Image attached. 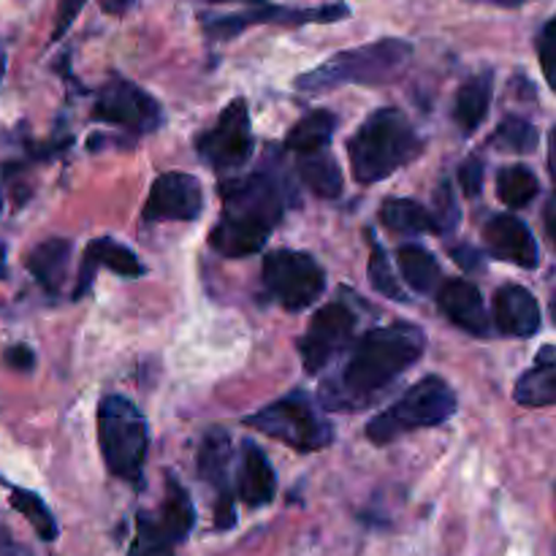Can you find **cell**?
I'll return each instance as SVG.
<instances>
[{"label":"cell","instance_id":"cell-42","mask_svg":"<svg viewBox=\"0 0 556 556\" xmlns=\"http://www.w3.org/2000/svg\"><path fill=\"white\" fill-rule=\"evenodd\" d=\"M476 3H489V5H503V9H516L521 5L525 0H476Z\"/></svg>","mask_w":556,"mask_h":556},{"label":"cell","instance_id":"cell-44","mask_svg":"<svg viewBox=\"0 0 556 556\" xmlns=\"http://www.w3.org/2000/svg\"><path fill=\"white\" fill-rule=\"evenodd\" d=\"M3 74H5V54L3 49H0V81H3Z\"/></svg>","mask_w":556,"mask_h":556},{"label":"cell","instance_id":"cell-24","mask_svg":"<svg viewBox=\"0 0 556 556\" xmlns=\"http://www.w3.org/2000/svg\"><path fill=\"white\" fill-rule=\"evenodd\" d=\"M299 179L320 199H337L342 193V172L329 150L307 152L299 157Z\"/></svg>","mask_w":556,"mask_h":556},{"label":"cell","instance_id":"cell-28","mask_svg":"<svg viewBox=\"0 0 556 556\" xmlns=\"http://www.w3.org/2000/svg\"><path fill=\"white\" fill-rule=\"evenodd\" d=\"M9 503L16 514L25 516V521L33 527V530H36V535L41 538V541L52 543L54 538H58V521H54L52 510L47 508V503H43L36 492H27V489H14L9 497Z\"/></svg>","mask_w":556,"mask_h":556},{"label":"cell","instance_id":"cell-4","mask_svg":"<svg viewBox=\"0 0 556 556\" xmlns=\"http://www.w3.org/2000/svg\"><path fill=\"white\" fill-rule=\"evenodd\" d=\"M410 54L413 47L407 41L383 38V41L334 54L329 63L299 76L296 87L302 92H326L340 85H351V81H356V85H378V81L394 76L407 63Z\"/></svg>","mask_w":556,"mask_h":556},{"label":"cell","instance_id":"cell-21","mask_svg":"<svg viewBox=\"0 0 556 556\" xmlns=\"http://www.w3.org/2000/svg\"><path fill=\"white\" fill-rule=\"evenodd\" d=\"M71 258V242L68 239H47L38 248L27 253V269L36 277L38 286L47 288L49 293H58L65 280V269H68Z\"/></svg>","mask_w":556,"mask_h":556},{"label":"cell","instance_id":"cell-41","mask_svg":"<svg viewBox=\"0 0 556 556\" xmlns=\"http://www.w3.org/2000/svg\"><path fill=\"white\" fill-rule=\"evenodd\" d=\"M548 172H552L556 182V128L552 130V139H548Z\"/></svg>","mask_w":556,"mask_h":556},{"label":"cell","instance_id":"cell-6","mask_svg":"<svg viewBox=\"0 0 556 556\" xmlns=\"http://www.w3.org/2000/svg\"><path fill=\"white\" fill-rule=\"evenodd\" d=\"M454 413V389L443 378H438V375H429V378L418 380L389 410H383L367 424V438L378 445L394 443L396 438H402L407 432H416V429L440 427Z\"/></svg>","mask_w":556,"mask_h":556},{"label":"cell","instance_id":"cell-23","mask_svg":"<svg viewBox=\"0 0 556 556\" xmlns=\"http://www.w3.org/2000/svg\"><path fill=\"white\" fill-rule=\"evenodd\" d=\"M489 103H492V74H481L467 79L456 92L454 119L462 128V134H476L478 125L486 119Z\"/></svg>","mask_w":556,"mask_h":556},{"label":"cell","instance_id":"cell-14","mask_svg":"<svg viewBox=\"0 0 556 556\" xmlns=\"http://www.w3.org/2000/svg\"><path fill=\"white\" fill-rule=\"evenodd\" d=\"M348 16L345 5H324V9H275V5H261L244 14L220 16V20H206V30L217 38H231L242 33L244 27L261 25V22H286V25H302V22H334Z\"/></svg>","mask_w":556,"mask_h":556},{"label":"cell","instance_id":"cell-17","mask_svg":"<svg viewBox=\"0 0 556 556\" xmlns=\"http://www.w3.org/2000/svg\"><path fill=\"white\" fill-rule=\"evenodd\" d=\"M440 309L445 313V318L451 324H456L459 329H465L467 334L486 337L489 331V318L486 307H483L481 291H478L472 282L467 280H448L440 288Z\"/></svg>","mask_w":556,"mask_h":556},{"label":"cell","instance_id":"cell-12","mask_svg":"<svg viewBox=\"0 0 556 556\" xmlns=\"http://www.w3.org/2000/svg\"><path fill=\"white\" fill-rule=\"evenodd\" d=\"M204 210V190L190 174L172 172L155 179L150 199L144 204V217L152 223L163 220H195Z\"/></svg>","mask_w":556,"mask_h":556},{"label":"cell","instance_id":"cell-26","mask_svg":"<svg viewBox=\"0 0 556 556\" xmlns=\"http://www.w3.org/2000/svg\"><path fill=\"white\" fill-rule=\"evenodd\" d=\"M396 264H400L402 277L407 286L418 293H432V288L440 280V266L434 255L421 244H402L396 250Z\"/></svg>","mask_w":556,"mask_h":556},{"label":"cell","instance_id":"cell-9","mask_svg":"<svg viewBox=\"0 0 556 556\" xmlns=\"http://www.w3.org/2000/svg\"><path fill=\"white\" fill-rule=\"evenodd\" d=\"M253 128H250L248 103L242 98L228 103L217 123L206 134L199 136L195 150L210 166L215 168H239L253 155Z\"/></svg>","mask_w":556,"mask_h":556},{"label":"cell","instance_id":"cell-40","mask_svg":"<svg viewBox=\"0 0 556 556\" xmlns=\"http://www.w3.org/2000/svg\"><path fill=\"white\" fill-rule=\"evenodd\" d=\"M543 220H546L548 239H552V242L556 244V195L546 204V215H543Z\"/></svg>","mask_w":556,"mask_h":556},{"label":"cell","instance_id":"cell-31","mask_svg":"<svg viewBox=\"0 0 556 556\" xmlns=\"http://www.w3.org/2000/svg\"><path fill=\"white\" fill-rule=\"evenodd\" d=\"M369 277H372V286L378 288L383 296L394 299V302H405V291H402V286L396 282L394 269H391L389 264V255H386V250L380 248L375 239H372V258H369Z\"/></svg>","mask_w":556,"mask_h":556},{"label":"cell","instance_id":"cell-20","mask_svg":"<svg viewBox=\"0 0 556 556\" xmlns=\"http://www.w3.org/2000/svg\"><path fill=\"white\" fill-rule=\"evenodd\" d=\"M514 396L525 407L556 405V348H541V353L535 356V364L516 383Z\"/></svg>","mask_w":556,"mask_h":556},{"label":"cell","instance_id":"cell-39","mask_svg":"<svg viewBox=\"0 0 556 556\" xmlns=\"http://www.w3.org/2000/svg\"><path fill=\"white\" fill-rule=\"evenodd\" d=\"M130 5H134V0H101V9L106 11V14H112V16L125 14Z\"/></svg>","mask_w":556,"mask_h":556},{"label":"cell","instance_id":"cell-29","mask_svg":"<svg viewBox=\"0 0 556 556\" xmlns=\"http://www.w3.org/2000/svg\"><path fill=\"white\" fill-rule=\"evenodd\" d=\"M497 195L510 210H521L538 195V177L527 166H505L497 174Z\"/></svg>","mask_w":556,"mask_h":556},{"label":"cell","instance_id":"cell-3","mask_svg":"<svg viewBox=\"0 0 556 556\" xmlns=\"http://www.w3.org/2000/svg\"><path fill=\"white\" fill-rule=\"evenodd\" d=\"M421 152V136L400 109H380L364 119L348 144L353 177L364 185L391 177Z\"/></svg>","mask_w":556,"mask_h":556},{"label":"cell","instance_id":"cell-37","mask_svg":"<svg viewBox=\"0 0 556 556\" xmlns=\"http://www.w3.org/2000/svg\"><path fill=\"white\" fill-rule=\"evenodd\" d=\"M33 362H36V358H33L30 348L16 345V348H9V351H5V364L14 369H22V372L33 369Z\"/></svg>","mask_w":556,"mask_h":556},{"label":"cell","instance_id":"cell-38","mask_svg":"<svg viewBox=\"0 0 556 556\" xmlns=\"http://www.w3.org/2000/svg\"><path fill=\"white\" fill-rule=\"evenodd\" d=\"M451 255H454V258L459 261V264L465 266L467 271L476 269V266H481V253H478V250H472V248H456Z\"/></svg>","mask_w":556,"mask_h":556},{"label":"cell","instance_id":"cell-7","mask_svg":"<svg viewBox=\"0 0 556 556\" xmlns=\"http://www.w3.org/2000/svg\"><path fill=\"white\" fill-rule=\"evenodd\" d=\"M244 424L255 427L258 432L269 434V438L280 440V443L291 445L293 451H302V454H313V451L326 448L334 440L331 424L320 416L313 400L307 394H302V391L271 402L261 413L244 418Z\"/></svg>","mask_w":556,"mask_h":556},{"label":"cell","instance_id":"cell-16","mask_svg":"<svg viewBox=\"0 0 556 556\" xmlns=\"http://www.w3.org/2000/svg\"><path fill=\"white\" fill-rule=\"evenodd\" d=\"M494 324L508 337H532L541 329L538 299L521 286H505L494 293Z\"/></svg>","mask_w":556,"mask_h":556},{"label":"cell","instance_id":"cell-30","mask_svg":"<svg viewBox=\"0 0 556 556\" xmlns=\"http://www.w3.org/2000/svg\"><path fill=\"white\" fill-rule=\"evenodd\" d=\"M492 144L508 152H532L538 147V130L521 117H505L497 134L492 136Z\"/></svg>","mask_w":556,"mask_h":556},{"label":"cell","instance_id":"cell-33","mask_svg":"<svg viewBox=\"0 0 556 556\" xmlns=\"http://www.w3.org/2000/svg\"><path fill=\"white\" fill-rule=\"evenodd\" d=\"M432 215L438 220V233H451L456 226H459V206H456L454 190H451L448 182L440 185L438 199H434Z\"/></svg>","mask_w":556,"mask_h":556},{"label":"cell","instance_id":"cell-11","mask_svg":"<svg viewBox=\"0 0 556 556\" xmlns=\"http://www.w3.org/2000/svg\"><path fill=\"white\" fill-rule=\"evenodd\" d=\"M353 329H356V315L345 304L334 302L318 309L304 337L299 340V353H302L307 372L318 375L320 369L329 367L331 358L342 353V348L351 342Z\"/></svg>","mask_w":556,"mask_h":556},{"label":"cell","instance_id":"cell-13","mask_svg":"<svg viewBox=\"0 0 556 556\" xmlns=\"http://www.w3.org/2000/svg\"><path fill=\"white\" fill-rule=\"evenodd\" d=\"M228 465H231V440L223 429H212L204 438L199 451V472L210 486L217 489L215 503V527L217 530H231L237 525V508H233V494L228 489Z\"/></svg>","mask_w":556,"mask_h":556},{"label":"cell","instance_id":"cell-43","mask_svg":"<svg viewBox=\"0 0 556 556\" xmlns=\"http://www.w3.org/2000/svg\"><path fill=\"white\" fill-rule=\"evenodd\" d=\"M5 277V244L0 242V280Z\"/></svg>","mask_w":556,"mask_h":556},{"label":"cell","instance_id":"cell-22","mask_svg":"<svg viewBox=\"0 0 556 556\" xmlns=\"http://www.w3.org/2000/svg\"><path fill=\"white\" fill-rule=\"evenodd\" d=\"M155 525L172 543H182L193 530L195 508L177 478H166V497H163L161 516L155 519Z\"/></svg>","mask_w":556,"mask_h":556},{"label":"cell","instance_id":"cell-5","mask_svg":"<svg viewBox=\"0 0 556 556\" xmlns=\"http://www.w3.org/2000/svg\"><path fill=\"white\" fill-rule=\"evenodd\" d=\"M98 445L109 472L123 481L136 483L150 445V429L144 416L125 396H103L98 405Z\"/></svg>","mask_w":556,"mask_h":556},{"label":"cell","instance_id":"cell-46","mask_svg":"<svg viewBox=\"0 0 556 556\" xmlns=\"http://www.w3.org/2000/svg\"><path fill=\"white\" fill-rule=\"evenodd\" d=\"M212 3H228V0H212ZM250 3H255V0H250Z\"/></svg>","mask_w":556,"mask_h":556},{"label":"cell","instance_id":"cell-35","mask_svg":"<svg viewBox=\"0 0 556 556\" xmlns=\"http://www.w3.org/2000/svg\"><path fill=\"white\" fill-rule=\"evenodd\" d=\"M81 5L85 0H60L58 3V16H54V30H52V41L63 38V33L74 25V20L79 16Z\"/></svg>","mask_w":556,"mask_h":556},{"label":"cell","instance_id":"cell-8","mask_svg":"<svg viewBox=\"0 0 556 556\" xmlns=\"http://www.w3.org/2000/svg\"><path fill=\"white\" fill-rule=\"evenodd\" d=\"M264 282L282 307L299 313L324 293L326 275L313 255L299 250H277L264 258Z\"/></svg>","mask_w":556,"mask_h":556},{"label":"cell","instance_id":"cell-10","mask_svg":"<svg viewBox=\"0 0 556 556\" xmlns=\"http://www.w3.org/2000/svg\"><path fill=\"white\" fill-rule=\"evenodd\" d=\"M92 114L96 119L136 130V134H150L163 123V112L155 98L128 79L109 81L98 96Z\"/></svg>","mask_w":556,"mask_h":556},{"label":"cell","instance_id":"cell-34","mask_svg":"<svg viewBox=\"0 0 556 556\" xmlns=\"http://www.w3.org/2000/svg\"><path fill=\"white\" fill-rule=\"evenodd\" d=\"M538 58H541V68L546 74V81L556 92V16L543 25L541 36H538Z\"/></svg>","mask_w":556,"mask_h":556},{"label":"cell","instance_id":"cell-2","mask_svg":"<svg viewBox=\"0 0 556 556\" xmlns=\"http://www.w3.org/2000/svg\"><path fill=\"white\" fill-rule=\"evenodd\" d=\"M223 217L212 228L210 244L226 258L258 253L271 228L282 220V195L269 174H250L220 185Z\"/></svg>","mask_w":556,"mask_h":556},{"label":"cell","instance_id":"cell-25","mask_svg":"<svg viewBox=\"0 0 556 556\" xmlns=\"http://www.w3.org/2000/svg\"><path fill=\"white\" fill-rule=\"evenodd\" d=\"M334 128H337V117L331 112H326V109L309 112L307 117H302L296 125H293L291 134H288L286 139V147L288 150L299 152V155L326 150L331 136H334Z\"/></svg>","mask_w":556,"mask_h":556},{"label":"cell","instance_id":"cell-1","mask_svg":"<svg viewBox=\"0 0 556 556\" xmlns=\"http://www.w3.org/2000/svg\"><path fill=\"white\" fill-rule=\"evenodd\" d=\"M427 337L410 324L380 326L356 342L340 372L320 389L329 410H362L424 356Z\"/></svg>","mask_w":556,"mask_h":556},{"label":"cell","instance_id":"cell-18","mask_svg":"<svg viewBox=\"0 0 556 556\" xmlns=\"http://www.w3.org/2000/svg\"><path fill=\"white\" fill-rule=\"evenodd\" d=\"M101 266H106V269L117 271V275L123 277L144 275V266L139 264L134 250L123 248V244L114 242V239L109 237L96 239V242L87 244L85 250V261H81V271H79V282H76L74 299H81V293L90 288L92 277H96V271L101 269Z\"/></svg>","mask_w":556,"mask_h":556},{"label":"cell","instance_id":"cell-36","mask_svg":"<svg viewBox=\"0 0 556 556\" xmlns=\"http://www.w3.org/2000/svg\"><path fill=\"white\" fill-rule=\"evenodd\" d=\"M459 185L467 195H478L483 188V163L478 157L465 161V166L459 168Z\"/></svg>","mask_w":556,"mask_h":556},{"label":"cell","instance_id":"cell-27","mask_svg":"<svg viewBox=\"0 0 556 556\" xmlns=\"http://www.w3.org/2000/svg\"><path fill=\"white\" fill-rule=\"evenodd\" d=\"M380 220L400 233H424L438 231V220L427 206L410 199H391L380 206Z\"/></svg>","mask_w":556,"mask_h":556},{"label":"cell","instance_id":"cell-19","mask_svg":"<svg viewBox=\"0 0 556 556\" xmlns=\"http://www.w3.org/2000/svg\"><path fill=\"white\" fill-rule=\"evenodd\" d=\"M277 478L269 459L255 443H244L242 467H239V500L250 508H261L275 500Z\"/></svg>","mask_w":556,"mask_h":556},{"label":"cell","instance_id":"cell-32","mask_svg":"<svg viewBox=\"0 0 556 556\" xmlns=\"http://www.w3.org/2000/svg\"><path fill=\"white\" fill-rule=\"evenodd\" d=\"M134 556H174V543L157 530L155 519L139 516V538L134 543Z\"/></svg>","mask_w":556,"mask_h":556},{"label":"cell","instance_id":"cell-45","mask_svg":"<svg viewBox=\"0 0 556 556\" xmlns=\"http://www.w3.org/2000/svg\"><path fill=\"white\" fill-rule=\"evenodd\" d=\"M552 318H554V324H556V293H554V299H552Z\"/></svg>","mask_w":556,"mask_h":556},{"label":"cell","instance_id":"cell-15","mask_svg":"<svg viewBox=\"0 0 556 556\" xmlns=\"http://www.w3.org/2000/svg\"><path fill=\"white\" fill-rule=\"evenodd\" d=\"M489 253L500 261L521 266V269H535L541 255H538V242L530 233L527 223L516 215H494L483 228Z\"/></svg>","mask_w":556,"mask_h":556}]
</instances>
